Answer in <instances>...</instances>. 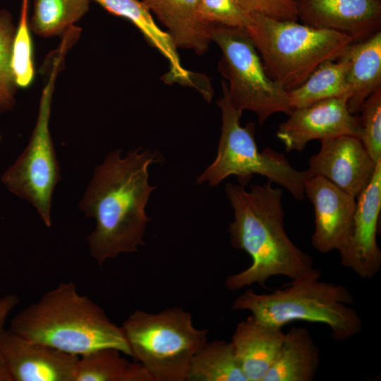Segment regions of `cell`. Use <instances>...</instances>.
<instances>
[{
	"label": "cell",
	"instance_id": "f546056e",
	"mask_svg": "<svg viewBox=\"0 0 381 381\" xmlns=\"http://www.w3.org/2000/svg\"><path fill=\"white\" fill-rule=\"evenodd\" d=\"M19 298L13 294H7L0 296V334L5 329L6 321L19 303Z\"/></svg>",
	"mask_w": 381,
	"mask_h": 381
},
{
	"label": "cell",
	"instance_id": "603a6c76",
	"mask_svg": "<svg viewBox=\"0 0 381 381\" xmlns=\"http://www.w3.org/2000/svg\"><path fill=\"white\" fill-rule=\"evenodd\" d=\"M187 381H247L231 342H207L194 356Z\"/></svg>",
	"mask_w": 381,
	"mask_h": 381
},
{
	"label": "cell",
	"instance_id": "277c9868",
	"mask_svg": "<svg viewBox=\"0 0 381 381\" xmlns=\"http://www.w3.org/2000/svg\"><path fill=\"white\" fill-rule=\"evenodd\" d=\"M320 270L314 268L282 289L268 294L248 289L236 298L231 309L250 311L262 322L279 328L297 320L324 324L333 339L348 340L363 328L361 316L350 306L353 297L344 286L320 281Z\"/></svg>",
	"mask_w": 381,
	"mask_h": 381
},
{
	"label": "cell",
	"instance_id": "d6986e66",
	"mask_svg": "<svg viewBox=\"0 0 381 381\" xmlns=\"http://www.w3.org/2000/svg\"><path fill=\"white\" fill-rule=\"evenodd\" d=\"M347 59L348 107L360 111L366 99L381 87V31L351 43L344 51Z\"/></svg>",
	"mask_w": 381,
	"mask_h": 381
},
{
	"label": "cell",
	"instance_id": "7402d4cb",
	"mask_svg": "<svg viewBox=\"0 0 381 381\" xmlns=\"http://www.w3.org/2000/svg\"><path fill=\"white\" fill-rule=\"evenodd\" d=\"M347 68L348 61L344 53L336 59L322 63L302 84L288 91L292 109L332 97H350L346 79Z\"/></svg>",
	"mask_w": 381,
	"mask_h": 381
},
{
	"label": "cell",
	"instance_id": "7a4b0ae2",
	"mask_svg": "<svg viewBox=\"0 0 381 381\" xmlns=\"http://www.w3.org/2000/svg\"><path fill=\"white\" fill-rule=\"evenodd\" d=\"M272 183L251 185L249 190L241 184L225 185L234 217L228 229L231 245L247 253L252 260L247 269L226 278L228 290L236 291L253 284L264 286L277 275L293 280L315 268L311 256L286 234L283 192Z\"/></svg>",
	"mask_w": 381,
	"mask_h": 381
},
{
	"label": "cell",
	"instance_id": "1f68e13d",
	"mask_svg": "<svg viewBox=\"0 0 381 381\" xmlns=\"http://www.w3.org/2000/svg\"><path fill=\"white\" fill-rule=\"evenodd\" d=\"M296 2L298 1V0H295Z\"/></svg>",
	"mask_w": 381,
	"mask_h": 381
},
{
	"label": "cell",
	"instance_id": "484cf974",
	"mask_svg": "<svg viewBox=\"0 0 381 381\" xmlns=\"http://www.w3.org/2000/svg\"><path fill=\"white\" fill-rule=\"evenodd\" d=\"M28 4L29 0H22L20 19L13 42L12 66L16 83L20 87L29 86L35 73Z\"/></svg>",
	"mask_w": 381,
	"mask_h": 381
},
{
	"label": "cell",
	"instance_id": "3957f363",
	"mask_svg": "<svg viewBox=\"0 0 381 381\" xmlns=\"http://www.w3.org/2000/svg\"><path fill=\"white\" fill-rule=\"evenodd\" d=\"M9 329L78 356L106 347L131 356L121 326L71 282L60 283L23 308L12 318Z\"/></svg>",
	"mask_w": 381,
	"mask_h": 381
},
{
	"label": "cell",
	"instance_id": "7c38bea8",
	"mask_svg": "<svg viewBox=\"0 0 381 381\" xmlns=\"http://www.w3.org/2000/svg\"><path fill=\"white\" fill-rule=\"evenodd\" d=\"M0 356L12 381H75L79 358L9 329L0 334Z\"/></svg>",
	"mask_w": 381,
	"mask_h": 381
},
{
	"label": "cell",
	"instance_id": "30bf717a",
	"mask_svg": "<svg viewBox=\"0 0 381 381\" xmlns=\"http://www.w3.org/2000/svg\"><path fill=\"white\" fill-rule=\"evenodd\" d=\"M349 98V95L332 97L294 109L289 118L279 124L276 133L286 151L301 152L314 140L321 141L341 135L360 139V119L350 112Z\"/></svg>",
	"mask_w": 381,
	"mask_h": 381
},
{
	"label": "cell",
	"instance_id": "83f0119b",
	"mask_svg": "<svg viewBox=\"0 0 381 381\" xmlns=\"http://www.w3.org/2000/svg\"><path fill=\"white\" fill-rule=\"evenodd\" d=\"M202 20L208 25H219L246 29L250 16L237 0H199Z\"/></svg>",
	"mask_w": 381,
	"mask_h": 381
},
{
	"label": "cell",
	"instance_id": "2e32d148",
	"mask_svg": "<svg viewBox=\"0 0 381 381\" xmlns=\"http://www.w3.org/2000/svg\"><path fill=\"white\" fill-rule=\"evenodd\" d=\"M282 328L250 315L238 322L231 344L247 381H262L283 342Z\"/></svg>",
	"mask_w": 381,
	"mask_h": 381
},
{
	"label": "cell",
	"instance_id": "8fae6325",
	"mask_svg": "<svg viewBox=\"0 0 381 381\" xmlns=\"http://www.w3.org/2000/svg\"><path fill=\"white\" fill-rule=\"evenodd\" d=\"M381 211V159L367 186L356 198L351 233L339 251L343 266L360 277L372 279L381 267V251L377 243Z\"/></svg>",
	"mask_w": 381,
	"mask_h": 381
},
{
	"label": "cell",
	"instance_id": "ba28073f",
	"mask_svg": "<svg viewBox=\"0 0 381 381\" xmlns=\"http://www.w3.org/2000/svg\"><path fill=\"white\" fill-rule=\"evenodd\" d=\"M67 51L56 49L46 65L49 77L43 87L36 123L23 152L2 174L1 180L16 196L30 202L47 226L52 224V198L61 179L60 168L52 142L49 120L52 96L57 75Z\"/></svg>",
	"mask_w": 381,
	"mask_h": 381
},
{
	"label": "cell",
	"instance_id": "d4e9b609",
	"mask_svg": "<svg viewBox=\"0 0 381 381\" xmlns=\"http://www.w3.org/2000/svg\"><path fill=\"white\" fill-rule=\"evenodd\" d=\"M16 29L11 14L0 10V115L13 109L18 87L12 66Z\"/></svg>",
	"mask_w": 381,
	"mask_h": 381
},
{
	"label": "cell",
	"instance_id": "5bb4252c",
	"mask_svg": "<svg viewBox=\"0 0 381 381\" xmlns=\"http://www.w3.org/2000/svg\"><path fill=\"white\" fill-rule=\"evenodd\" d=\"M319 152L313 155L306 170L310 176L320 175L357 198L374 173V162L361 140L341 135L320 141Z\"/></svg>",
	"mask_w": 381,
	"mask_h": 381
},
{
	"label": "cell",
	"instance_id": "52a82bcc",
	"mask_svg": "<svg viewBox=\"0 0 381 381\" xmlns=\"http://www.w3.org/2000/svg\"><path fill=\"white\" fill-rule=\"evenodd\" d=\"M121 327L131 356L153 381H187L194 356L207 343V330L197 329L191 314L179 307L135 310Z\"/></svg>",
	"mask_w": 381,
	"mask_h": 381
},
{
	"label": "cell",
	"instance_id": "e0dca14e",
	"mask_svg": "<svg viewBox=\"0 0 381 381\" xmlns=\"http://www.w3.org/2000/svg\"><path fill=\"white\" fill-rule=\"evenodd\" d=\"M109 13L130 20L143 35L146 40L167 60L169 71L164 76L167 83L199 87L195 74L186 69L177 48L166 31L155 22L150 11L141 0H90Z\"/></svg>",
	"mask_w": 381,
	"mask_h": 381
},
{
	"label": "cell",
	"instance_id": "4dcf8cb0",
	"mask_svg": "<svg viewBox=\"0 0 381 381\" xmlns=\"http://www.w3.org/2000/svg\"><path fill=\"white\" fill-rule=\"evenodd\" d=\"M0 381H12V378L8 373L5 364L0 356Z\"/></svg>",
	"mask_w": 381,
	"mask_h": 381
},
{
	"label": "cell",
	"instance_id": "44dd1931",
	"mask_svg": "<svg viewBox=\"0 0 381 381\" xmlns=\"http://www.w3.org/2000/svg\"><path fill=\"white\" fill-rule=\"evenodd\" d=\"M122 354L106 347L79 356L75 381H153L140 363L129 361Z\"/></svg>",
	"mask_w": 381,
	"mask_h": 381
},
{
	"label": "cell",
	"instance_id": "8992f818",
	"mask_svg": "<svg viewBox=\"0 0 381 381\" xmlns=\"http://www.w3.org/2000/svg\"><path fill=\"white\" fill-rule=\"evenodd\" d=\"M222 90L223 96L217 102L222 113L217 154L214 160L197 177L195 183L207 182L209 186H216L228 176L234 175L240 184L245 186L253 175L258 174L282 186L295 199L303 200L304 183L310 176L307 171L296 169L284 154L270 147L260 151L255 139V124L249 122L245 126L241 125L242 111L231 102L225 82H222Z\"/></svg>",
	"mask_w": 381,
	"mask_h": 381
},
{
	"label": "cell",
	"instance_id": "cb8c5ba5",
	"mask_svg": "<svg viewBox=\"0 0 381 381\" xmlns=\"http://www.w3.org/2000/svg\"><path fill=\"white\" fill-rule=\"evenodd\" d=\"M90 4V0H33L30 30L42 37L64 34L87 13Z\"/></svg>",
	"mask_w": 381,
	"mask_h": 381
},
{
	"label": "cell",
	"instance_id": "9a60e30c",
	"mask_svg": "<svg viewBox=\"0 0 381 381\" xmlns=\"http://www.w3.org/2000/svg\"><path fill=\"white\" fill-rule=\"evenodd\" d=\"M297 11L302 23L342 33L354 42L381 28V0H298Z\"/></svg>",
	"mask_w": 381,
	"mask_h": 381
},
{
	"label": "cell",
	"instance_id": "9c48e42d",
	"mask_svg": "<svg viewBox=\"0 0 381 381\" xmlns=\"http://www.w3.org/2000/svg\"><path fill=\"white\" fill-rule=\"evenodd\" d=\"M212 41L222 51L219 71L228 81V94L234 106L250 110L262 124L278 112L293 110L288 92L267 75L260 56L244 28L210 25Z\"/></svg>",
	"mask_w": 381,
	"mask_h": 381
},
{
	"label": "cell",
	"instance_id": "6da1fadb",
	"mask_svg": "<svg viewBox=\"0 0 381 381\" xmlns=\"http://www.w3.org/2000/svg\"><path fill=\"white\" fill-rule=\"evenodd\" d=\"M161 161L157 151L138 147L121 157V150H115L94 169L79 207L95 219L87 242L99 265L121 253H135L145 244L150 220L145 207L156 188L149 183L148 168Z\"/></svg>",
	"mask_w": 381,
	"mask_h": 381
},
{
	"label": "cell",
	"instance_id": "d6a6232c",
	"mask_svg": "<svg viewBox=\"0 0 381 381\" xmlns=\"http://www.w3.org/2000/svg\"><path fill=\"white\" fill-rule=\"evenodd\" d=\"M0 141H1V136H0Z\"/></svg>",
	"mask_w": 381,
	"mask_h": 381
},
{
	"label": "cell",
	"instance_id": "5b68a950",
	"mask_svg": "<svg viewBox=\"0 0 381 381\" xmlns=\"http://www.w3.org/2000/svg\"><path fill=\"white\" fill-rule=\"evenodd\" d=\"M267 75L287 92L322 63L339 58L353 42L349 36L294 20L250 15L246 28Z\"/></svg>",
	"mask_w": 381,
	"mask_h": 381
},
{
	"label": "cell",
	"instance_id": "4316f807",
	"mask_svg": "<svg viewBox=\"0 0 381 381\" xmlns=\"http://www.w3.org/2000/svg\"><path fill=\"white\" fill-rule=\"evenodd\" d=\"M360 111V140L371 158L377 162L381 159V87L366 99Z\"/></svg>",
	"mask_w": 381,
	"mask_h": 381
},
{
	"label": "cell",
	"instance_id": "ffe728a7",
	"mask_svg": "<svg viewBox=\"0 0 381 381\" xmlns=\"http://www.w3.org/2000/svg\"><path fill=\"white\" fill-rule=\"evenodd\" d=\"M320 363L319 349L308 329L292 327L262 381H312Z\"/></svg>",
	"mask_w": 381,
	"mask_h": 381
},
{
	"label": "cell",
	"instance_id": "ac0fdd59",
	"mask_svg": "<svg viewBox=\"0 0 381 381\" xmlns=\"http://www.w3.org/2000/svg\"><path fill=\"white\" fill-rule=\"evenodd\" d=\"M167 28L175 47L193 51L198 55L207 52L212 42L210 25L199 13V0H141Z\"/></svg>",
	"mask_w": 381,
	"mask_h": 381
},
{
	"label": "cell",
	"instance_id": "4fadbf2b",
	"mask_svg": "<svg viewBox=\"0 0 381 381\" xmlns=\"http://www.w3.org/2000/svg\"><path fill=\"white\" fill-rule=\"evenodd\" d=\"M304 193L314 207V248L320 253L341 251L351 233L356 198L320 175L306 180Z\"/></svg>",
	"mask_w": 381,
	"mask_h": 381
},
{
	"label": "cell",
	"instance_id": "f1b7e54d",
	"mask_svg": "<svg viewBox=\"0 0 381 381\" xmlns=\"http://www.w3.org/2000/svg\"><path fill=\"white\" fill-rule=\"evenodd\" d=\"M250 15H262L281 20L298 21L297 2L295 0H237Z\"/></svg>",
	"mask_w": 381,
	"mask_h": 381
}]
</instances>
